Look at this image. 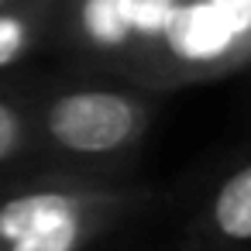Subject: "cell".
I'll list each match as a JSON object with an SVG mask.
<instances>
[{"label":"cell","mask_w":251,"mask_h":251,"mask_svg":"<svg viewBox=\"0 0 251 251\" xmlns=\"http://www.w3.org/2000/svg\"><path fill=\"white\" fill-rule=\"evenodd\" d=\"M31 162L38 165V145L28 97L0 90V176H11Z\"/></svg>","instance_id":"6"},{"label":"cell","mask_w":251,"mask_h":251,"mask_svg":"<svg viewBox=\"0 0 251 251\" xmlns=\"http://www.w3.org/2000/svg\"><path fill=\"white\" fill-rule=\"evenodd\" d=\"M7 4H21V0H0V7H7Z\"/></svg>","instance_id":"7"},{"label":"cell","mask_w":251,"mask_h":251,"mask_svg":"<svg viewBox=\"0 0 251 251\" xmlns=\"http://www.w3.org/2000/svg\"><path fill=\"white\" fill-rule=\"evenodd\" d=\"M55 31L97 73L176 90L251 62V0H59Z\"/></svg>","instance_id":"1"},{"label":"cell","mask_w":251,"mask_h":251,"mask_svg":"<svg viewBox=\"0 0 251 251\" xmlns=\"http://www.w3.org/2000/svg\"><path fill=\"white\" fill-rule=\"evenodd\" d=\"M28 107L38 165L100 179H124L158 117L155 93L121 79H69L28 97Z\"/></svg>","instance_id":"2"},{"label":"cell","mask_w":251,"mask_h":251,"mask_svg":"<svg viewBox=\"0 0 251 251\" xmlns=\"http://www.w3.org/2000/svg\"><path fill=\"white\" fill-rule=\"evenodd\" d=\"M182 251H251V148L203 193Z\"/></svg>","instance_id":"4"},{"label":"cell","mask_w":251,"mask_h":251,"mask_svg":"<svg viewBox=\"0 0 251 251\" xmlns=\"http://www.w3.org/2000/svg\"><path fill=\"white\" fill-rule=\"evenodd\" d=\"M151 203L141 182L35 172L0 186V251H90Z\"/></svg>","instance_id":"3"},{"label":"cell","mask_w":251,"mask_h":251,"mask_svg":"<svg viewBox=\"0 0 251 251\" xmlns=\"http://www.w3.org/2000/svg\"><path fill=\"white\" fill-rule=\"evenodd\" d=\"M59 28V0H21L0 7V79L28 62Z\"/></svg>","instance_id":"5"}]
</instances>
